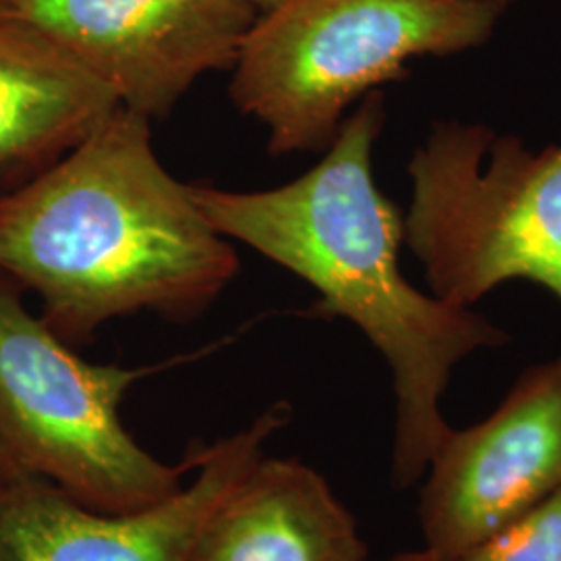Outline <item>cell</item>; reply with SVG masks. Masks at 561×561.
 <instances>
[{
  "label": "cell",
  "mask_w": 561,
  "mask_h": 561,
  "mask_svg": "<svg viewBox=\"0 0 561 561\" xmlns=\"http://www.w3.org/2000/svg\"><path fill=\"white\" fill-rule=\"evenodd\" d=\"M385 125L370 92L341 123L312 169L273 190L190 185L206 219L306 280L322 314L356 324L389 366L396 396L393 484L421 481L451 431L442 400L468 356L510 337L472 308L424 294L401 273L403 213L375 181L373 152Z\"/></svg>",
  "instance_id": "6da1fadb"
},
{
  "label": "cell",
  "mask_w": 561,
  "mask_h": 561,
  "mask_svg": "<svg viewBox=\"0 0 561 561\" xmlns=\"http://www.w3.org/2000/svg\"><path fill=\"white\" fill-rule=\"evenodd\" d=\"M238 252L159 161L150 119L119 106L60 161L0 194V271L34 291L69 345L138 312L190 321Z\"/></svg>",
  "instance_id": "7a4b0ae2"
},
{
  "label": "cell",
  "mask_w": 561,
  "mask_h": 561,
  "mask_svg": "<svg viewBox=\"0 0 561 561\" xmlns=\"http://www.w3.org/2000/svg\"><path fill=\"white\" fill-rule=\"evenodd\" d=\"M495 0H280L252 23L231 96L261 121L271 154L324 152L347 111L422 57H454L493 38Z\"/></svg>",
  "instance_id": "3957f363"
},
{
  "label": "cell",
  "mask_w": 561,
  "mask_h": 561,
  "mask_svg": "<svg viewBox=\"0 0 561 561\" xmlns=\"http://www.w3.org/2000/svg\"><path fill=\"white\" fill-rule=\"evenodd\" d=\"M408 173L403 243L433 296L472 308L530 280L561 304V141L533 150L484 123L443 121Z\"/></svg>",
  "instance_id": "277c9868"
},
{
  "label": "cell",
  "mask_w": 561,
  "mask_h": 561,
  "mask_svg": "<svg viewBox=\"0 0 561 561\" xmlns=\"http://www.w3.org/2000/svg\"><path fill=\"white\" fill-rule=\"evenodd\" d=\"M23 294L0 271V449L99 512H138L178 493L198 466V443L164 463L119 416L127 389L157 368L83 360Z\"/></svg>",
  "instance_id": "5b68a950"
},
{
  "label": "cell",
  "mask_w": 561,
  "mask_h": 561,
  "mask_svg": "<svg viewBox=\"0 0 561 561\" xmlns=\"http://www.w3.org/2000/svg\"><path fill=\"white\" fill-rule=\"evenodd\" d=\"M291 416L275 403L219 442L198 443L196 477L138 512H99L0 449V561H187L225 495Z\"/></svg>",
  "instance_id": "8992f818"
},
{
  "label": "cell",
  "mask_w": 561,
  "mask_h": 561,
  "mask_svg": "<svg viewBox=\"0 0 561 561\" xmlns=\"http://www.w3.org/2000/svg\"><path fill=\"white\" fill-rule=\"evenodd\" d=\"M424 549L460 561L561 486V354L524 370L502 403L451 428L424 472Z\"/></svg>",
  "instance_id": "52a82bcc"
},
{
  "label": "cell",
  "mask_w": 561,
  "mask_h": 561,
  "mask_svg": "<svg viewBox=\"0 0 561 561\" xmlns=\"http://www.w3.org/2000/svg\"><path fill=\"white\" fill-rule=\"evenodd\" d=\"M104 81L119 106L164 117L196 81L233 69L261 15L245 0H13Z\"/></svg>",
  "instance_id": "ba28073f"
},
{
  "label": "cell",
  "mask_w": 561,
  "mask_h": 561,
  "mask_svg": "<svg viewBox=\"0 0 561 561\" xmlns=\"http://www.w3.org/2000/svg\"><path fill=\"white\" fill-rule=\"evenodd\" d=\"M117 108L62 42L0 0V192L41 175Z\"/></svg>",
  "instance_id": "9c48e42d"
},
{
  "label": "cell",
  "mask_w": 561,
  "mask_h": 561,
  "mask_svg": "<svg viewBox=\"0 0 561 561\" xmlns=\"http://www.w3.org/2000/svg\"><path fill=\"white\" fill-rule=\"evenodd\" d=\"M366 545L321 474L262 456L206 522L187 561H364Z\"/></svg>",
  "instance_id": "30bf717a"
},
{
  "label": "cell",
  "mask_w": 561,
  "mask_h": 561,
  "mask_svg": "<svg viewBox=\"0 0 561 561\" xmlns=\"http://www.w3.org/2000/svg\"><path fill=\"white\" fill-rule=\"evenodd\" d=\"M460 561H561V486Z\"/></svg>",
  "instance_id": "8fae6325"
},
{
  "label": "cell",
  "mask_w": 561,
  "mask_h": 561,
  "mask_svg": "<svg viewBox=\"0 0 561 561\" xmlns=\"http://www.w3.org/2000/svg\"><path fill=\"white\" fill-rule=\"evenodd\" d=\"M387 561H439L437 558H433L426 549H422V551H410V553H401V556H396V558H391V560Z\"/></svg>",
  "instance_id": "7c38bea8"
},
{
  "label": "cell",
  "mask_w": 561,
  "mask_h": 561,
  "mask_svg": "<svg viewBox=\"0 0 561 561\" xmlns=\"http://www.w3.org/2000/svg\"><path fill=\"white\" fill-rule=\"evenodd\" d=\"M245 2H250L259 13H266V11H271L273 7H277L280 0H245Z\"/></svg>",
  "instance_id": "4fadbf2b"
},
{
  "label": "cell",
  "mask_w": 561,
  "mask_h": 561,
  "mask_svg": "<svg viewBox=\"0 0 561 561\" xmlns=\"http://www.w3.org/2000/svg\"><path fill=\"white\" fill-rule=\"evenodd\" d=\"M500 7H503V9H510L514 2H518V0H495Z\"/></svg>",
  "instance_id": "5bb4252c"
}]
</instances>
